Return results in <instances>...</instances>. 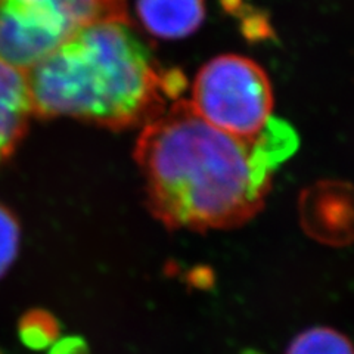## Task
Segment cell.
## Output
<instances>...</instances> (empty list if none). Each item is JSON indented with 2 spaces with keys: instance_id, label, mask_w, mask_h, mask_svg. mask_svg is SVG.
<instances>
[{
  "instance_id": "obj_6",
  "label": "cell",
  "mask_w": 354,
  "mask_h": 354,
  "mask_svg": "<svg viewBox=\"0 0 354 354\" xmlns=\"http://www.w3.org/2000/svg\"><path fill=\"white\" fill-rule=\"evenodd\" d=\"M136 6L142 24L161 39L192 35L205 15L204 0H138Z\"/></svg>"
},
{
  "instance_id": "obj_12",
  "label": "cell",
  "mask_w": 354,
  "mask_h": 354,
  "mask_svg": "<svg viewBox=\"0 0 354 354\" xmlns=\"http://www.w3.org/2000/svg\"><path fill=\"white\" fill-rule=\"evenodd\" d=\"M5 160V157H3V153L2 152H0V162H2Z\"/></svg>"
},
{
  "instance_id": "obj_11",
  "label": "cell",
  "mask_w": 354,
  "mask_h": 354,
  "mask_svg": "<svg viewBox=\"0 0 354 354\" xmlns=\"http://www.w3.org/2000/svg\"><path fill=\"white\" fill-rule=\"evenodd\" d=\"M49 354H88V350L80 338H64L55 342Z\"/></svg>"
},
{
  "instance_id": "obj_3",
  "label": "cell",
  "mask_w": 354,
  "mask_h": 354,
  "mask_svg": "<svg viewBox=\"0 0 354 354\" xmlns=\"http://www.w3.org/2000/svg\"><path fill=\"white\" fill-rule=\"evenodd\" d=\"M191 104L208 124L254 140L272 115L273 92L268 74L257 62L223 55L199 70Z\"/></svg>"
},
{
  "instance_id": "obj_2",
  "label": "cell",
  "mask_w": 354,
  "mask_h": 354,
  "mask_svg": "<svg viewBox=\"0 0 354 354\" xmlns=\"http://www.w3.org/2000/svg\"><path fill=\"white\" fill-rule=\"evenodd\" d=\"M32 114L71 117L114 130L165 113L161 73L129 19L101 21L28 70Z\"/></svg>"
},
{
  "instance_id": "obj_9",
  "label": "cell",
  "mask_w": 354,
  "mask_h": 354,
  "mask_svg": "<svg viewBox=\"0 0 354 354\" xmlns=\"http://www.w3.org/2000/svg\"><path fill=\"white\" fill-rule=\"evenodd\" d=\"M21 230L14 213L0 204V278L15 261L19 250Z\"/></svg>"
},
{
  "instance_id": "obj_8",
  "label": "cell",
  "mask_w": 354,
  "mask_h": 354,
  "mask_svg": "<svg viewBox=\"0 0 354 354\" xmlns=\"http://www.w3.org/2000/svg\"><path fill=\"white\" fill-rule=\"evenodd\" d=\"M19 338L31 350H43L53 346L59 337V324L44 310H31L19 322Z\"/></svg>"
},
{
  "instance_id": "obj_4",
  "label": "cell",
  "mask_w": 354,
  "mask_h": 354,
  "mask_svg": "<svg viewBox=\"0 0 354 354\" xmlns=\"http://www.w3.org/2000/svg\"><path fill=\"white\" fill-rule=\"evenodd\" d=\"M300 218L306 234L328 243L354 242V186L344 182H319L300 198Z\"/></svg>"
},
{
  "instance_id": "obj_10",
  "label": "cell",
  "mask_w": 354,
  "mask_h": 354,
  "mask_svg": "<svg viewBox=\"0 0 354 354\" xmlns=\"http://www.w3.org/2000/svg\"><path fill=\"white\" fill-rule=\"evenodd\" d=\"M162 93L169 97H177L186 88V79L179 70H170L161 73Z\"/></svg>"
},
{
  "instance_id": "obj_5",
  "label": "cell",
  "mask_w": 354,
  "mask_h": 354,
  "mask_svg": "<svg viewBox=\"0 0 354 354\" xmlns=\"http://www.w3.org/2000/svg\"><path fill=\"white\" fill-rule=\"evenodd\" d=\"M32 104L28 75L0 61V152H14L28 129Z\"/></svg>"
},
{
  "instance_id": "obj_1",
  "label": "cell",
  "mask_w": 354,
  "mask_h": 354,
  "mask_svg": "<svg viewBox=\"0 0 354 354\" xmlns=\"http://www.w3.org/2000/svg\"><path fill=\"white\" fill-rule=\"evenodd\" d=\"M147 203L170 229H235L256 217L281 164L259 138L221 131L179 101L155 118L136 143Z\"/></svg>"
},
{
  "instance_id": "obj_7",
  "label": "cell",
  "mask_w": 354,
  "mask_h": 354,
  "mask_svg": "<svg viewBox=\"0 0 354 354\" xmlns=\"http://www.w3.org/2000/svg\"><path fill=\"white\" fill-rule=\"evenodd\" d=\"M286 354H354L353 341L329 326H315L298 334Z\"/></svg>"
}]
</instances>
